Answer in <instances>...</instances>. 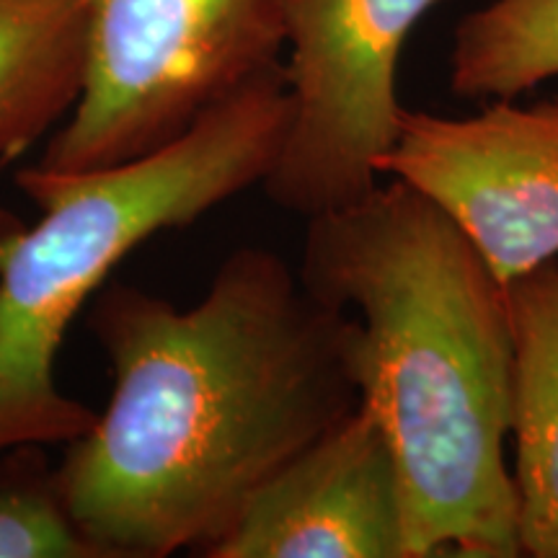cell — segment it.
I'll use <instances>...</instances> for the list:
<instances>
[{
    "mask_svg": "<svg viewBox=\"0 0 558 558\" xmlns=\"http://www.w3.org/2000/svg\"><path fill=\"white\" fill-rule=\"evenodd\" d=\"M288 122L277 65L148 156L90 171H16L39 220L24 226L0 209V460L86 435L96 411L54 373L70 324L137 246L262 186Z\"/></svg>",
    "mask_w": 558,
    "mask_h": 558,
    "instance_id": "obj_3",
    "label": "cell"
},
{
    "mask_svg": "<svg viewBox=\"0 0 558 558\" xmlns=\"http://www.w3.org/2000/svg\"><path fill=\"white\" fill-rule=\"evenodd\" d=\"M88 329L111 396L52 478L101 558L202 556L271 473L360 403L354 318L271 248H235L184 311L109 279Z\"/></svg>",
    "mask_w": 558,
    "mask_h": 558,
    "instance_id": "obj_1",
    "label": "cell"
},
{
    "mask_svg": "<svg viewBox=\"0 0 558 558\" xmlns=\"http://www.w3.org/2000/svg\"><path fill=\"white\" fill-rule=\"evenodd\" d=\"M86 0H0V160L52 135L78 101Z\"/></svg>",
    "mask_w": 558,
    "mask_h": 558,
    "instance_id": "obj_9",
    "label": "cell"
},
{
    "mask_svg": "<svg viewBox=\"0 0 558 558\" xmlns=\"http://www.w3.org/2000/svg\"><path fill=\"white\" fill-rule=\"evenodd\" d=\"M558 78V0H488L465 13L450 47L460 99H518Z\"/></svg>",
    "mask_w": 558,
    "mask_h": 558,
    "instance_id": "obj_10",
    "label": "cell"
},
{
    "mask_svg": "<svg viewBox=\"0 0 558 558\" xmlns=\"http://www.w3.org/2000/svg\"><path fill=\"white\" fill-rule=\"evenodd\" d=\"M290 0H86L78 101L37 163L90 171L148 156L282 65Z\"/></svg>",
    "mask_w": 558,
    "mask_h": 558,
    "instance_id": "obj_4",
    "label": "cell"
},
{
    "mask_svg": "<svg viewBox=\"0 0 558 558\" xmlns=\"http://www.w3.org/2000/svg\"><path fill=\"white\" fill-rule=\"evenodd\" d=\"M520 554L558 558V262L505 284Z\"/></svg>",
    "mask_w": 558,
    "mask_h": 558,
    "instance_id": "obj_8",
    "label": "cell"
},
{
    "mask_svg": "<svg viewBox=\"0 0 558 558\" xmlns=\"http://www.w3.org/2000/svg\"><path fill=\"white\" fill-rule=\"evenodd\" d=\"M437 0H290V122L262 181L269 202L311 220L380 184L399 135V62Z\"/></svg>",
    "mask_w": 558,
    "mask_h": 558,
    "instance_id": "obj_5",
    "label": "cell"
},
{
    "mask_svg": "<svg viewBox=\"0 0 558 558\" xmlns=\"http://www.w3.org/2000/svg\"><path fill=\"white\" fill-rule=\"evenodd\" d=\"M0 171H3V166H0Z\"/></svg>",
    "mask_w": 558,
    "mask_h": 558,
    "instance_id": "obj_12",
    "label": "cell"
},
{
    "mask_svg": "<svg viewBox=\"0 0 558 558\" xmlns=\"http://www.w3.org/2000/svg\"><path fill=\"white\" fill-rule=\"evenodd\" d=\"M380 173L442 209L501 284L558 262V99L469 117L403 107Z\"/></svg>",
    "mask_w": 558,
    "mask_h": 558,
    "instance_id": "obj_6",
    "label": "cell"
},
{
    "mask_svg": "<svg viewBox=\"0 0 558 558\" xmlns=\"http://www.w3.org/2000/svg\"><path fill=\"white\" fill-rule=\"evenodd\" d=\"M39 450L0 460V558H101L62 507Z\"/></svg>",
    "mask_w": 558,
    "mask_h": 558,
    "instance_id": "obj_11",
    "label": "cell"
},
{
    "mask_svg": "<svg viewBox=\"0 0 558 558\" xmlns=\"http://www.w3.org/2000/svg\"><path fill=\"white\" fill-rule=\"evenodd\" d=\"M202 558H411L399 460L357 403L256 488Z\"/></svg>",
    "mask_w": 558,
    "mask_h": 558,
    "instance_id": "obj_7",
    "label": "cell"
},
{
    "mask_svg": "<svg viewBox=\"0 0 558 558\" xmlns=\"http://www.w3.org/2000/svg\"><path fill=\"white\" fill-rule=\"evenodd\" d=\"M305 222L300 282L354 318V380L399 460L409 556L520 558L505 284L401 179Z\"/></svg>",
    "mask_w": 558,
    "mask_h": 558,
    "instance_id": "obj_2",
    "label": "cell"
}]
</instances>
